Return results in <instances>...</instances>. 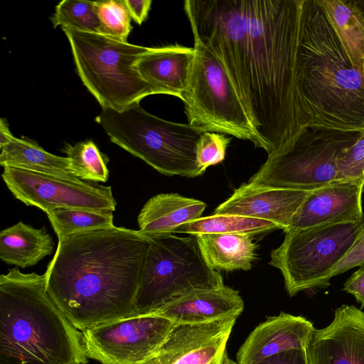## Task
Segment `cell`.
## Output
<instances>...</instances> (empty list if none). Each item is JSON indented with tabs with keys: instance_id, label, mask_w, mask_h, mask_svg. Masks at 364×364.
I'll list each match as a JSON object with an SVG mask.
<instances>
[{
	"instance_id": "obj_24",
	"label": "cell",
	"mask_w": 364,
	"mask_h": 364,
	"mask_svg": "<svg viewBox=\"0 0 364 364\" xmlns=\"http://www.w3.org/2000/svg\"><path fill=\"white\" fill-rule=\"evenodd\" d=\"M0 165L23 168L52 175L73 181L82 180L76 177L71 160L50 154L29 140L14 137L1 147Z\"/></svg>"
},
{
	"instance_id": "obj_18",
	"label": "cell",
	"mask_w": 364,
	"mask_h": 364,
	"mask_svg": "<svg viewBox=\"0 0 364 364\" xmlns=\"http://www.w3.org/2000/svg\"><path fill=\"white\" fill-rule=\"evenodd\" d=\"M244 302L237 291L223 286L197 291L152 311L176 323H202L228 316H238Z\"/></svg>"
},
{
	"instance_id": "obj_11",
	"label": "cell",
	"mask_w": 364,
	"mask_h": 364,
	"mask_svg": "<svg viewBox=\"0 0 364 364\" xmlns=\"http://www.w3.org/2000/svg\"><path fill=\"white\" fill-rule=\"evenodd\" d=\"M176 324L154 312L136 313L82 331L85 353L101 364H144Z\"/></svg>"
},
{
	"instance_id": "obj_7",
	"label": "cell",
	"mask_w": 364,
	"mask_h": 364,
	"mask_svg": "<svg viewBox=\"0 0 364 364\" xmlns=\"http://www.w3.org/2000/svg\"><path fill=\"white\" fill-rule=\"evenodd\" d=\"M150 241L135 300L137 314L154 311L197 291L225 284L206 262L196 235H145Z\"/></svg>"
},
{
	"instance_id": "obj_29",
	"label": "cell",
	"mask_w": 364,
	"mask_h": 364,
	"mask_svg": "<svg viewBox=\"0 0 364 364\" xmlns=\"http://www.w3.org/2000/svg\"><path fill=\"white\" fill-rule=\"evenodd\" d=\"M100 33L112 38L127 42L132 30L131 16L124 0L97 1Z\"/></svg>"
},
{
	"instance_id": "obj_27",
	"label": "cell",
	"mask_w": 364,
	"mask_h": 364,
	"mask_svg": "<svg viewBox=\"0 0 364 364\" xmlns=\"http://www.w3.org/2000/svg\"><path fill=\"white\" fill-rule=\"evenodd\" d=\"M63 151L70 159L72 168L79 179L103 183L107 181L109 170L106 161L92 141L68 144Z\"/></svg>"
},
{
	"instance_id": "obj_26",
	"label": "cell",
	"mask_w": 364,
	"mask_h": 364,
	"mask_svg": "<svg viewBox=\"0 0 364 364\" xmlns=\"http://www.w3.org/2000/svg\"><path fill=\"white\" fill-rule=\"evenodd\" d=\"M112 213L81 208H56L46 213L60 240L74 233L114 226Z\"/></svg>"
},
{
	"instance_id": "obj_3",
	"label": "cell",
	"mask_w": 364,
	"mask_h": 364,
	"mask_svg": "<svg viewBox=\"0 0 364 364\" xmlns=\"http://www.w3.org/2000/svg\"><path fill=\"white\" fill-rule=\"evenodd\" d=\"M296 83L304 129L364 130V73L353 66L316 0L303 1Z\"/></svg>"
},
{
	"instance_id": "obj_17",
	"label": "cell",
	"mask_w": 364,
	"mask_h": 364,
	"mask_svg": "<svg viewBox=\"0 0 364 364\" xmlns=\"http://www.w3.org/2000/svg\"><path fill=\"white\" fill-rule=\"evenodd\" d=\"M302 316L282 312L258 325L241 346L238 364H255L269 356L291 350H306L315 331Z\"/></svg>"
},
{
	"instance_id": "obj_13",
	"label": "cell",
	"mask_w": 364,
	"mask_h": 364,
	"mask_svg": "<svg viewBox=\"0 0 364 364\" xmlns=\"http://www.w3.org/2000/svg\"><path fill=\"white\" fill-rule=\"evenodd\" d=\"M237 316L202 323H176L144 364H220Z\"/></svg>"
},
{
	"instance_id": "obj_23",
	"label": "cell",
	"mask_w": 364,
	"mask_h": 364,
	"mask_svg": "<svg viewBox=\"0 0 364 364\" xmlns=\"http://www.w3.org/2000/svg\"><path fill=\"white\" fill-rule=\"evenodd\" d=\"M196 236L206 262L213 269H251L257 248L253 235L208 233Z\"/></svg>"
},
{
	"instance_id": "obj_1",
	"label": "cell",
	"mask_w": 364,
	"mask_h": 364,
	"mask_svg": "<svg viewBox=\"0 0 364 364\" xmlns=\"http://www.w3.org/2000/svg\"><path fill=\"white\" fill-rule=\"evenodd\" d=\"M303 1H184L193 38L222 63L268 156L304 129L296 83Z\"/></svg>"
},
{
	"instance_id": "obj_20",
	"label": "cell",
	"mask_w": 364,
	"mask_h": 364,
	"mask_svg": "<svg viewBox=\"0 0 364 364\" xmlns=\"http://www.w3.org/2000/svg\"><path fill=\"white\" fill-rule=\"evenodd\" d=\"M206 204L178 193H160L149 198L138 218L144 235L173 233L180 226L201 218Z\"/></svg>"
},
{
	"instance_id": "obj_34",
	"label": "cell",
	"mask_w": 364,
	"mask_h": 364,
	"mask_svg": "<svg viewBox=\"0 0 364 364\" xmlns=\"http://www.w3.org/2000/svg\"><path fill=\"white\" fill-rule=\"evenodd\" d=\"M343 290L352 294L364 308V264L360 266L346 281Z\"/></svg>"
},
{
	"instance_id": "obj_32",
	"label": "cell",
	"mask_w": 364,
	"mask_h": 364,
	"mask_svg": "<svg viewBox=\"0 0 364 364\" xmlns=\"http://www.w3.org/2000/svg\"><path fill=\"white\" fill-rule=\"evenodd\" d=\"M362 264H364V218L354 243L344 257L333 267L330 279Z\"/></svg>"
},
{
	"instance_id": "obj_14",
	"label": "cell",
	"mask_w": 364,
	"mask_h": 364,
	"mask_svg": "<svg viewBox=\"0 0 364 364\" xmlns=\"http://www.w3.org/2000/svg\"><path fill=\"white\" fill-rule=\"evenodd\" d=\"M363 186V181L338 180L311 190L284 232L362 221Z\"/></svg>"
},
{
	"instance_id": "obj_10",
	"label": "cell",
	"mask_w": 364,
	"mask_h": 364,
	"mask_svg": "<svg viewBox=\"0 0 364 364\" xmlns=\"http://www.w3.org/2000/svg\"><path fill=\"white\" fill-rule=\"evenodd\" d=\"M361 222L330 224L284 232L269 264L282 272L289 296L329 286L330 274L354 243Z\"/></svg>"
},
{
	"instance_id": "obj_15",
	"label": "cell",
	"mask_w": 364,
	"mask_h": 364,
	"mask_svg": "<svg viewBox=\"0 0 364 364\" xmlns=\"http://www.w3.org/2000/svg\"><path fill=\"white\" fill-rule=\"evenodd\" d=\"M306 352L309 364H364V312L338 308L328 326L315 329Z\"/></svg>"
},
{
	"instance_id": "obj_5",
	"label": "cell",
	"mask_w": 364,
	"mask_h": 364,
	"mask_svg": "<svg viewBox=\"0 0 364 364\" xmlns=\"http://www.w3.org/2000/svg\"><path fill=\"white\" fill-rule=\"evenodd\" d=\"M95 121L110 140L165 176L193 178L204 173L196 161V145L205 128L161 119L139 102L104 107Z\"/></svg>"
},
{
	"instance_id": "obj_21",
	"label": "cell",
	"mask_w": 364,
	"mask_h": 364,
	"mask_svg": "<svg viewBox=\"0 0 364 364\" xmlns=\"http://www.w3.org/2000/svg\"><path fill=\"white\" fill-rule=\"evenodd\" d=\"M316 1L327 14L353 66L364 73V1Z\"/></svg>"
},
{
	"instance_id": "obj_12",
	"label": "cell",
	"mask_w": 364,
	"mask_h": 364,
	"mask_svg": "<svg viewBox=\"0 0 364 364\" xmlns=\"http://www.w3.org/2000/svg\"><path fill=\"white\" fill-rule=\"evenodd\" d=\"M2 179L14 196L27 206L45 213L56 208H81L113 212L117 202L111 186L66 178L10 166Z\"/></svg>"
},
{
	"instance_id": "obj_19",
	"label": "cell",
	"mask_w": 364,
	"mask_h": 364,
	"mask_svg": "<svg viewBox=\"0 0 364 364\" xmlns=\"http://www.w3.org/2000/svg\"><path fill=\"white\" fill-rule=\"evenodd\" d=\"M194 48L178 44L151 48L136 64L141 77L160 94L181 99L195 59Z\"/></svg>"
},
{
	"instance_id": "obj_30",
	"label": "cell",
	"mask_w": 364,
	"mask_h": 364,
	"mask_svg": "<svg viewBox=\"0 0 364 364\" xmlns=\"http://www.w3.org/2000/svg\"><path fill=\"white\" fill-rule=\"evenodd\" d=\"M230 139L222 133L208 131L202 133L197 142L196 154L198 166L203 172L225 159Z\"/></svg>"
},
{
	"instance_id": "obj_28",
	"label": "cell",
	"mask_w": 364,
	"mask_h": 364,
	"mask_svg": "<svg viewBox=\"0 0 364 364\" xmlns=\"http://www.w3.org/2000/svg\"><path fill=\"white\" fill-rule=\"evenodd\" d=\"M50 19L54 27L100 33L97 1L63 0L56 6Z\"/></svg>"
},
{
	"instance_id": "obj_2",
	"label": "cell",
	"mask_w": 364,
	"mask_h": 364,
	"mask_svg": "<svg viewBox=\"0 0 364 364\" xmlns=\"http://www.w3.org/2000/svg\"><path fill=\"white\" fill-rule=\"evenodd\" d=\"M149 245L139 230L114 225L68 235L44 273L46 289L81 331L134 314Z\"/></svg>"
},
{
	"instance_id": "obj_31",
	"label": "cell",
	"mask_w": 364,
	"mask_h": 364,
	"mask_svg": "<svg viewBox=\"0 0 364 364\" xmlns=\"http://www.w3.org/2000/svg\"><path fill=\"white\" fill-rule=\"evenodd\" d=\"M336 181L351 180L364 182V130L356 141L337 159Z\"/></svg>"
},
{
	"instance_id": "obj_4",
	"label": "cell",
	"mask_w": 364,
	"mask_h": 364,
	"mask_svg": "<svg viewBox=\"0 0 364 364\" xmlns=\"http://www.w3.org/2000/svg\"><path fill=\"white\" fill-rule=\"evenodd\" d=\"M82 334L49 295L43 274L0 276V364H85Z\"/></svg>"
},
{
	"instance_id": "obj_6",
	"label": "cell",
	"mask_w": 364,
	"mask_h": 364,
	"mask_svg": "<svg viewBox=\"0 0 364 364\" xmlns=\"http://www.w3.org/2000/svg\"><path fill=\"white\" fill-rule=\"evenodd\" d=\"M79 77L102 108L119 109L159 92L140 75L136 64L151 48L101 33L62 28Z\"/></svg>"
},
{
	"instance_id": "obj_35",
	"label": "cell",
	"mask_w": 364,
	"mask_h": 364,
	"mask_svg": "<svg viewBox=\"0 0 364 364\" xmlns=\"http://www.w3.org/2000/svg\"><path fill=\"white\" fill-rule=\"evenodd\" d=\"M131 18L141 25L147 18L152 1L151 0H124Z\"/></svg>"
},
{
	"instance_id": "obj_8",
	"label": "cell",
	"mask_w": 364,
	"mask_h": 364,
	"mask_svg": "<svg viewBox=\"0 0 364 364\" xmlns=\"http://www.w3.org/2000/svg\"><path fill=\"white\" fill-rule=\"evenodd\" d=\"M195 59L181 100L190 124L248 140L264 149L220 60L194 38Z\"/></svg>"
},
{
	"instance_id": "obj_33",
	"label": "cell",
	"mask_w": 364,
	"mask_h": 364,
	"mask_svg": "<svg viewBox=\"0 0 364 364\" xmlns=\"http://www.w3.org/2000/svg\"><path fill=\"white\" fill-rule=\"evenodd\" d=\"M255 364H309L306 350L298 349L280 353Z\"/></svg>"
},
{
	"instance_id": "obj_25",
	"label": "cell",
	"mask_w": 364,
	"mask_h": 364,
	"mask_svg": "<svg viewBox=\"0 0 364 364\" xmlns=\"http://www.w3.org/2000/svg\"><path fill=\"white\" fill-rule=\"evenodd\" d=\"M277 229H280L279 226L268 220L236 215L213 214L184 224L174 232L193 235L208 233L254 235Z\"/></svg>"
},
{
	"instance_id": "obj_9",
	"label": "cell",
	"mask_w": 364,
	"mask_h": 364,
	"mask_svg": "<svg viewBox=\"0 0 364 364\" xmlns=\"http://www.w3.org/2000/svg\"><path fill=\"white\" fill-rule=\"evenodd\" d=\"M360 132L308 127L294 142L274 154L249 179L256 187L311 191L336 181V161Z\"/></svg>"
},
{
	"instance_id": "obj_37",
	"label": "cell",
	"mask_w": 364,
	"mask_h": 364,
	"mask_svg": "<svg viewBox=\"0 0 364 364\" xmlns=\"http://www.w3.org/2000/svg\"><path fill=\"white\" fill-rule=\"evenodd\" d=\"M220 364H238V363H235V361H233L232 360L229 358L228 356V354L226 353V350H225L222 356Z\"/></svg>"
},
{
	"instance_id": "obj_22",
	"label": "cell",
	"mask_w": 364,
	"mask_h": 364,
	"mask_svg": "<svg viewBox=\"0 0 364 364\" xmlns=\"http://www.w3.org/2000/svg\"><path fill=\"white\" fill-rule=\"evenodd\" d=\"M53 248V240L44 227L37 229L19 221L0 232V259L8 264L34 266Z\"/></svg>"
},
{
	"instance_id": "obj_36",
	"label": "cell",
	"mask_w": 364,
	"mask_h": 364,
	"mask_svg": "<svg viewBox=\"0 0 364 364\" xmlns=\"http://www.w3.org/2000/svg\"><path fill=\"white\" fill-rule=\"evenodd\" d=\"M14 136L10 132L6 122L1 119L0 122V147L9 144Z\"/></svg>"
},
{
	"instance_id": "obj_16",
	"label": "cell",
	"mask_w": 364,
	"mask_h": 364,
	"mask_svg": "<svg viewBox=\"0 0 364 364\" xmlns=\"http://www.w3.org/2000/svg\"><path fill=\"white\" fill-rule=\"evenodd\" d=\"M310 192L243 183L219 205L213 214L236 215L268 220L285 230Z\"/></svg>"
}]
</instances>
